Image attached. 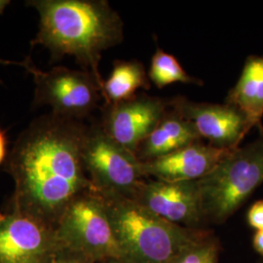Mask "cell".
Segmentation results:
<instances>
[{"label":"cell","instance_id":"6da1fadb","mask_svg":"<svg viewBox=\"0 0 263 263\" xmlns=\"http://www.w3.org/2000/svg\"><path fill=\"white\" fill-rule=\"evenodd\" d=\"M85 129L51 112L21 134L5 164L15 183L9 209L56 229L71 201L93 187L81 154Z\"/></svg>","mask_w":263,"mask_h":263},{"label":"cell","instance_id":"7a4b0ae2","mask_svg":"<svg viewBox=\"0 0 263 263\" xmlns=\"http://www.w3.org/2000/svg\"><path fill=\"white\" fill-rule=\"evenodd\" d=\"M28 5L39 14V30L32 45H42L52 61L65 56L76 58L85 71L101 87L99 70L102 54L123 40V22L104 0H32Z\"/></svg>","mask_w":263,"mask_h":263},{"label":"cell","instance_id":"3957f363","mask_svg":"<svg viewBox=\"0 0 263 263\" xmlns=\"http://www.w3.org/2000/svg\"><path fill=\"white\" fill-rule=\"evenodd\" d=\"M103 197L121 256L128 262L168 263L186 245L206 232L174 224L132 198Z\"/></svg>","mask_w":263,"mask_h":263},{"label":"cell","instance_id":"277c9868","mask_svg":"<svg viewBox=\"0 0 263 263\" xmlns=\"http://www.w3.org/2000/svg\"><path fill=\"white\" fill-rule=\"evenodd\" d=\"M263 183V131L197 180L205 223L221 224Z\"/></svg>","mask_w":263,"mask_h":263},{"label":"cell","instance_id":"5b68a950","mask_svg":"<svg viewBox=\"0 0 263 263\" xmlns=\"http://www.w3.org/2000/svg\"><path fill=\"white\" fill-rule=\"evenodd\" d=\"M57 238L95 263L122 257L103 195L94 186L67 206L56 226Z\"/></svg>","mask_w":263,"mask_h":263},{"label":"cell","instance_id":"8992f818","mask_svg":"<svg viewBox=\"0 0 263 263\" xmlns=\"http://www.w3.org/2000/svg\"><path fill=\"white\" fill-rule=\"evenodd\" d=\"M81 154L88 179L103 195L131 198L145 179L141 161L113 141L101 125L86 127Z\"/></svg>","mask_w":263,"mask_h":263},{"label":"cell","instance_id":"52a82bcc","mask_svg":"<svg viewBox=\"0 0 263 263\" xmlns=\"http://www.w3.org/2000/svg\"><path fill=\"white\" fill-rule=\"evenodd\" d=\"M28 72L35 82L33 104L50 106L57 116L80 121L103 98L101 87L88 71L64 66L42 71L33 65Z\"/></svg>","mask_w":263,"mask_h":263},{"label":"cell","instance_id":"ba28073f","mask_svg":"<svg viewBox=\"0 0 263 263\" xmlns=\"http://www.w3.org/2000/svg\"><path fill=\"white\" fill-rule=\"evenodd\" d=\"M59 247L53 226L15 210L0 213V263H51Z\"/></svg>","mask_w":263,"mask_h":263},{"label":"cell","instance_id":"9c48e42d","mask_svg":"<svg viewBox=\"0 0 263 263\" xmlns=\"http://www.w3.org/2000/svg\"><path fill=\"white\" fill-rule=\"evenodd\" d=\"M131 198L174 224L190 229H203L205 224L197 181L143 179Z\"/></svg>","mask_w":263,"mask_h":263},{"label":"cell","instance_id":"30bf717a","mask_svg":"<svg viewBox=\"0 0 263 263\" xmlns=\"http://www.w3.org/2000/svg\"><path fill=\"white\" fill-rule=\"evenodd\" d=\"M167 106L156 97L136 95L118 104H105L101 126L113 141L135 154L141 141L166 116Z\"/></svg>","mask_w":263,"mask_h":263},{"label":"cell","instance_id":"8fae6325","mask_svg":"<svg viewBox=\"0 0 263 263\" xmlns=\"http://www.w3.org/2000/svg\"><path fill=\"white\" fill-rule=\"evenodd\" d=\"M171 106L194 127L200 138L216 147L235 149L252 130L244 114L230 104L194 103L178 98Z\"/></svg>","mask_w":263,"mask_h":263},{"label":"cell","instance_id":"7c38bea8","mask_svg":"<svg viewBox=\"0 0 263 263\" xmlns=\"http://www.w3.org/2000/svg\"><path fill=\"white\" fill-rule=\"evenodd\" d=\"M233 151L198 141L160 158L141 162V170L145 179L153 178L167 182L197 181Z\"/></svg>","mask_w":263,"mask_h":263},{"label":"cell","instance_id":"4fadbf2b","mask_svg":"<svg viewBox=\"0 0 263 263\" xmlns=\"http://www.w3.org/2000/svg\"><path fill=\"white\" fill-rule=\"evenodd\" d=\"M194 127L177 113L171 112L141 141L136 151L141 162L160 158L188 144L200 141Z\"/></svg>","mask_w":263,"mask_h":263},{"label":"cell","instance_id":"5bb4252c","mask_svg":"<svg viewBox=\"0 0 263 263\" xmlns=\"http://www.w3.org/2000/svg\"><path fill=\"white\" fill-rule=\"evenodd\" d=\"M230 104L243 113L251 129L263 131V56H250L235 86L226 97Z\"/></svg>","mask_w":263,"mask_h":263},{"label":"cell","instance_id":"9a60e30c","mask_svg":"<svg viewBox=\"0 0 263 263\" xmlns=\"http://www.w3.org/2000/svg\"><path fill=\"white\" fill-rule=\"evenodd\" d=\"M143 65L138 61H116L111 73L105 80L103 98L105 104H118L130 100L139 89L151 87Z\"/></svg>","mask_w":263,"mask_h":263},{"label":"cell","instance_id":"2e32d148","mask_svg":"<svg viewBox=\"0 0 263 263\" xmlns=\"http://www.w3.org/2000/svg\"><path fill=\"white\" fill-rule=\"evenodd\" d=\"M148 77L158 88L174 83L203 85V81L189 76L179 64L178 59L158 49L151 59Z\"/></svg>","mask_w":263,"mask_h":263},{"label":"cell","instance_id":"e0dca14e","mask_svg":"<svg viewBox=\"0 0 263 263\" xmlns=\"http://www.w3.org/2000/svg\"><path fill=\"white\" fill-rule=\"evenodd\" d=\"M218 240L206 231L186 245L168 263H219Z\"/></svg>","mask_w":263,"mask_h":263},{"label":"cell","instance_id":"ac0fdd59","mask_svg":"<svg viewBox=\"0 0 263 263\" xmlns=\"http://www.w3.org/2000/svg\"><path fill=\"white\" fill-rule=\"evenodd\" d=\"M51 263H95L92 259L87 257L84 254L71 250L67 247H60L55 254V256Z\"/></svg>","mask_w":263,"mask_h":263},{"label":"cell","instance_id":"d6986e66","mask_svg":"<svg viewBox=\"0 0 263 263\" xmlns=\"http://www.w3.org/2000/svg\"><path fill=\"white\" fill-rule=\"evenodd\" d=\"M247 221L255 231L263 230V199L254 202L247 213Z\"/></svg>","mask_w":263,"mask_h":263},{"label":"cell","instance_id":"ffe728a7","mask_svg":"<svg viewBox=\"0 0 263 263\" xmlns=\"http://www.w3.org/2000/svg\"><path fill=\"white\" fill-rule=\"evenodd\" d=\"M253 247L254 251L263 257V230L255 231L253 238Z\"/></svg>","mask_w":263,"mask_h":263},{"label":"cell","instance_id":"44dd1931","mask_svg":"<svg viewBox=\"0 0 263 263\" xmlns=\"http://www.w3.org/2000/svg\"><path fill=\"white\" fill-rule=\"evenodd\" d=\"M6 156H8L7 155V151H6V138H5L4 134H3V132L0 130V165L4 161H6L5 160Z\"/></svg>","mask_w":263,"mask_h":263},{"label":"cell","instance_id":"7402d4cb","mask_svg":"<svg viewBox=\"0 0 263 263\" xmlns=\"http://www.w3.org/2000/svg\"><path fill=\"white\" fill-rule=\"evenodd\" d=\"M0 64H2V65H18V66L25 67L28 71L31 68V66H33V64L31 63V61H29V59H27L24 62H12V61H5V60L0 59Z\"/></svg>","mask_w":263,"mask_h":263},{"label":"cell","instance_id":"603a6c76","mask_svg":"<svg viewBox=\"0 0 263 263\" xmlns=\"http://www.w3.org/2000/svg\"><path fill=\"white\" fill-rule=\"evenodd\" d=\"M97 263H130L128 262L126 259L122 257H111V258H106L102 261H99Z\"/></svg>","mask_w":263,"mask_h":263},{"label":"cell","instance_id":"cb8c5ba5","mask_svg":"<svg viewBox=\"0 0 263 263\" xmlns=\"http://www.w3.org/2000/svg\"><path fill=\"white\" fill-rule=\"evenodd\" d=\"M10 4L9 0H0V15L3 14L5 8Z\"/></svg>","mask_w":263,"mask_h":263}]
</instances>
